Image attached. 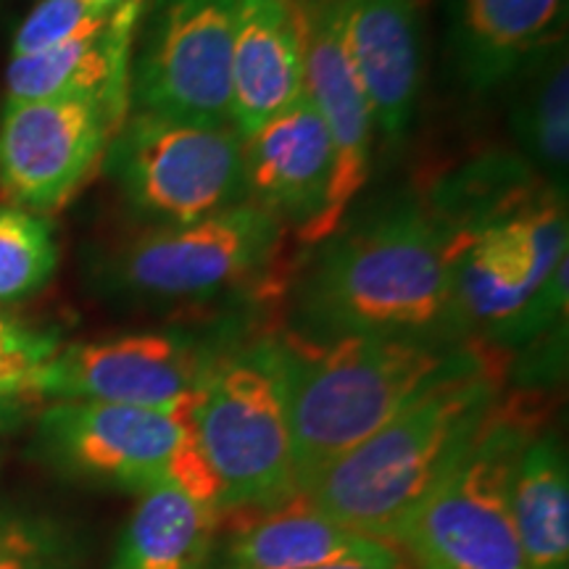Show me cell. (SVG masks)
Segmentation results:
<instances>
[{
    "label": "cell",
    "instance_id": "27",
    "mask_svg": "<svg viewBox=\"0 0 569 569\" xmlns=\"http://www.w3.org/2000/svg\"><path fill=\"white\" fill-rule=\"evenodd\" d=\"M311 569H409V565L403 561L401 553H398L396 546L377 540V543L369 546L367 551L353 553V557L327 561V565H319Z\"/></svg>",
    "mask_w": 569,
    "mask_h": 569
},
{
    "label": "cell",
    "instance_id": "7",
    "mask_svg": "<svg viewBox=\"0 0 569 569\" xmlns=\"http://www.w3.org/2000/svg\"><path fill=\"white\" fill-rule=\"evenodd\" d=\"M190 407L53 401L38 419L34 451L63 478L134 496L177 486L219 509V488L198 448Z\"/></svg>",
    "mask_w": 569,
    "mask_h": 569
},
{
    "label": "cell",
    "instance_id": "25",
    "mask_svg": "<svg viewBox=\"0 0 569 569\" xmlns=\"http://www.w3.org/2000/svg\"><path fill=\"white\" fill-rule=\"evenodd\" d=\"M59 351V338L40 332L0 311V407L30 396L38 369Z\"/></svg>",
    "mask_w": 569,
    "mask_h": 569
},
{
    "label": "cell",
    "instance_id": "3",
    "mask_svg": "<svg viewBox=\"0 0 569 569\" xmlns=\"http://www.w3.org/2000/svg\"><path fill=\"white\" fill-rule=\"evenodd\" d=\"M503 351L469 340L398 415L309 490L317 509L359 536L396 532L472 446L501 396Z\"/></svg>",
    "mask_w": 569,
    "mask_h": 569
},
{
    "label": "cell",
    "instance_id": "26",
    "mask_svg": "<svg viewBox=\"0 0 569 569\" xmlns=\"http://www.w3.org/2000/svg\"><path fill=\"white\" fill-rule=\"evenodd\" d=\"M61 540L46 525H0V569H61Z\"/></svg>",
    "mask_w": 569,
    "mask_h": 569
},
{
    "label": "cell",
    "instance_id": "14",
    "mask_svg": "<svg viewBox=\"0 0 569 569\" xmlns=\"http://www.w3.org/2000/svg\"><path fill=\"white\" fill-rule=\"evenodd\" d=\"M340 34L386 142H401L422 84V19L415 0H340Z\"/></svg>",
    "mask_w": 569,
    "mask_h": 569
},
{
    "label": "cell",
    "instance_id": "21",
    "mask_svg": "<svg viewBox=\"0 0 569 569\" xmlns=\"http://www.w3.org/2000/svg\"><path fill=\"white\" fill-rule=\"evenodd\" d=\"M217 528L219 509L177 486L153 488L127 519L109 569H206Z\"/></svg>",
    "mask_w": 569,
    "mask_h": 569
},
{
    "label": "cell",
    "instance_id": "24",
    "mask_svg": "<svg viewBox=\"0 0 569 569\" xmlns=\"http://www.w3.org/2000/svg\"><path fill=\"white\" fill-rule=\"evenodd\" d=\"M113 11H101L88 0H40L38 9L21 21L13 38V59H27L59 48L77 34L101 27Z\"/></svg>",
    "mask_w": 569,
    "mask_h": 569
},
{
    "label": "cell",
    "instance_id": "18",
    "mask_svg": "<svg viewBox=\"0 0 569 569\" xmlns=\"http://www.w3.org/2000/svg\"><path fill=\"white\" fill-rule=\"evenodd\" d=\"M301 96V32L290 0H240L230 61V124L248 138Z\"/></svg>",
    "mask_w": 569,
    "mask_h": 569
},
{
    "label": "cell",
    "instance_id": "15",
    "mask_svg": "<svg viewBox=\"0 0 569 569\" xmlns=\"http://www.w3.org/2000/svg\"><path fill=\"white\" fill-rule=\"evenodd\" d=\"M146 0H124L109 21L51 51L11 59L9 101L80 98L98 103L119 127L132 109V59Z\"/></svg>",
    "mask_w": 569,
    "mask_h": 569
},
{
    "label": "cell",
    "instance_id": "1",
    "mask_svg": "<svg viewBox=\"0 0 569 569\" xmlns=\"http://www.w3.org/2000/svg\"><path fill=\"white\" fill-rule=\"evenodd\" d=\"M427 211L469 338L507 351L565 322L567 196L519 156L469 161L438 184Z\"/></svg>",
    "mask_w": 569,
    "mask_h": 569
},
{
    "label": "cell",
    "instance_id": "10",
    "mask_svg": "<svg viewBox=\"0 0 569 569\" xmlns=\"http://www.w3.org/2000/svg\"><path fill=\"white\" fill-rule=\"evenodd\" d=\"M240 0H156L132 59L134 111L230 124V61Z\"/></svg>",
    "mask_w": 569,
    "mask_h": 569
},
{
    "label": "cell",
    "instance_id": "19",
    "mask_svg": "<svg viewBox=\"0 0 569 569\" xmlns=\"http://www.w3.org/2000/svg\"><path fill=\"white\" fill-rule=\"evenodd\" d=\"M567 0H453L448 46L472 92L503 88L546 42L561 38Z\"/></svg>",
    "mask_w": 569,
    "mask_h": 569
},
{
    "label": "cell",
    "instance_id": "5",
    "mask_svg": "<svg viewBox=\"0 0 569 569\" xmlns=\"http://www.w3.org/2000/svg\"><path fill=\"white\" fill-rule=\"evenodd\" d=\"M540 396H498L472 446L411 511L393 543L409 569H528L511 480L525 446L540 432Z\"/></svg>",
    "mask_w": 569,
    "mask_h": 569
},
{
    "label": "cell",
    "instance_id": "12",
    "mask_svg": "<svg viewBox=\"0 0 569 569\" xmlns=\"http://www.w3.org/2000/svg\"><path fill=\"white\" fill-rule=\"evenodd\" d=\"M117 132L101 106L80 98L6 101L0 190L19 209L48 217L88 182Z\"/></svg>",
    "mask_w": 569,
    "mask_h": 569
},
{
    "label": "cell",
    "instance_id": "17",
    "mask_svg": "<svg viewBox=\"0 0 569 569\" xmlns=\"http://www.w3.org/2000/svg\"><path fill=\"white\" fill-rule=\"evenodd\" d=\"M372 543L377 540L338 525L296 490L261 507L219 511L217 543L206 569H311L367 551Z\"/></svg>",
    "mask_w": 569,
    "mask_h": 569
},
{
    "label": "cell",
    "instance_id": "4",
    "mask_svg": "<svg viewBox=\"0 0 569 569\" xmlns=\"http://www.w3.org/2000/svg\"><path fill=\"white\" fill-rule=\"evenodd\" d=\"M296 490H309L443 369L457 348L401 338H282Z\"/></svg>",
    "mask_w": 569,
    "mask_h": 569
},
{
    "label": "cell",
    "instance_id": "2",
    "mask_svg": "<svg viewBox=\"0 0 569 569\" xmlns=\"http://www.w3.org/2000/svg\"><path fill=\"white\" fill-rule=\"evenodd\" d=\"M293 288L290 336L401 338L457 348L469 332L453 298L446 243L427 206L396 201L338 227Z\"/></svg>",
    "mask_w": 569,
    "mask_h": 569
},
{
    "label": "cell",
    "instance_id": "9",
    "mask_svg": "<svg viewBox=\"0 0 569 569\" xmlns=\"http://www.w3.org/2000/svg\"><path fill=\"white\" fill-rule=\"evenodd\" d=\"M282 227L274 213L248 201L196 222L151 227L106 259V282L153 301L217 296L253 280L272 261Z\"/></svg>",
    "mask_w": 569,
    "mask_h": 569
},
{
    "label": "cell",
    "instance_id": "8",
    "mask_svg": "<svg viewBox=\"0 0 569 569\" xmlns=\"http://www.w3.org/2000/svg\"><path fill=\"white\" fill-rule=\"evenodd\" d=\"M138 217L184 224L248 201L243 138L232 124H196L130 111L103 156Z\"/></svg>",
    "mask_w": 569,
    "mask_h": 569
},
{
    "label": "cell",
    "instance_id": "23",
    "mask_svg": "<svg viewBox=\"0 0 569 569\" xmlns=\"http://www.w3.org/2000/svg\"><path fill=\"white\" fill-rule=\"evenodd\" d=\"M59 267L56 227L46 213L0 206V303L46 288Z\"/></svg>",
    "mask_w": 569,
    "mask_h": 569
},
{
    "label": "cell",
    "instance_id": "11",
    "mask_svg": "<svg viewBox=\"0 0 569 569\" xmlns=\"http://www.w3.org/2000/svg\"><path fill=\"white\" fill-rule=\"evenodd\" d=\"M227 346L190 332H138L59 348L34 372L30 396L142 409H184Z\"/></svg>",
    "mask_w": 569,
    "mask_h": 569
},
{
    "label": "cell",
    "instance_id": "16",
    "mask_svg": "<svg viewBox=\"0 0 569 569\" xmlns=\"http://www.w3.org/2000/svg\"><path fill=\"white\" fill-rule=\"evenodd\" d=\"M243 159L248 203L301 230L325 209L336 153L330 130L306 92L243 138Z\"/></svg>",
    "mask_w": 569,
    "mask_h": 569
},
{
    "label": "cell",
    "instance_id": "22",
    "mask_svg": "<svg viewBox=\"0 0 569 569\" xmlns=\"http://www.w3.org/2000/svg\"><path fill=\"white\" fill-rule=\"evenodd\" d=\"M509 507L528 569H569V472L557 432L540 430L525 446Z\"/></svg>",
    "mask_w": 569,
    "mask_h": 569
},
{
    "label": "cell",
    "instance_id": "20",
    "mask_svg": "<svg viewBox=\"0 0 569 569\" xmlns=\"http://www.w3.org/2000/svg\"><path fill=\"white\" fill-rule=\"evenodd\" d=\"M507 84L511 88L509 124L519 159L567 196L569 59L565 34L546 42Z\"/></svg>",
    "mask_w": 569,
    "mask_h": 569
},
{
    "label": "cell",
    "instance_id": "13",
    "mask_svg": "<svg viewBox=\"0 0 569 569\" xmlns=\"http://www.w3.org/2000/svg\"><path fill=\"white\" fill-rule=\"evenodd\" d=\"M290 6L301 32L303 92L325 119L336 153L325 209L301 230V243L317 246L343 227L348 206L365 188L375 124L343 48L340 0H290Z\"/></svg>",
    "mask_w": 569,
    "mask_h": 569
},
{
    "label": "cell",
    "instance_id": "6",
    "mask_svg": "<svg viewBox=\"0 0 569 569\" xmlns=\"http://www.w3.org/2000/svg\"><path fill=\"white\" fill-rule=\"evenodd\" d=\"M190 425L217 480L219 511L296 493L282 340L227 348L193 398Z\"/></svg>",
    "mask_w": 569,
    "mask_h": 569
},
{
    "label": "cell",
    "instance_id": "28",
    "mask_svg": "<svg viewBox=\"0 0 569 569\" xmlns=\"http://www.w3.org/2000/svg\"><path fill=\"white\" fill-rule=\"evenodd\" d=\"M88 3L96 6V9H101V11H113L117 6H122L124 0H88Z\"/></svg>",
    "mask_w": 569,
    "mask_h": 569
}]
</instances>
